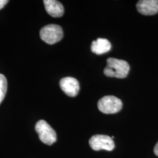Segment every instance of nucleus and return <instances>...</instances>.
I'll list each match as a JSON object with an SVG mask.
<instances>
[{
    "label": "nucleus",
    "mask_w": 158,
    "mask_h": 158,
    "mask_svg": "<svg viewBox=\"0 0 158 158\" xmlns=\"http://www.w3.org/2000/svg\"><path fill=\"white\" fill-rule=\"evenodd\" d=\"M7 82L5 76L2 74H0V104L5 98L6 92H7Z\"/></svg>",
    "instance_id": "nucleus-10"
},
{
    "label": "nucleus",
    "mask_w": 158,
    "mask_h": 158,
    "mask_svg": "<svg viewBox=\"0 0 158 158\" xmlns=\"http://www.w3.org/2000/svg\"><path fill=\"white\" fill-rule=\"evenodd\" d=\"M35 130L39 138L43 143L52 145L56 141L57 137L55 130L44 120H40L35 125Z\"/></svg>",
    "instance_id": "nucleus-4"
},
{
    "label": "nucleus",
    "mask_w": 158,
    "mask_h": 158,
    "mask_svg": "<svg viewBox=\"0 0 158 158\" xmlns=\"http://www.w3.org/2000/svg\"><path fill=\"white\" fill-rule=\"evenodd\" d=\"M40 38L48 44L53 45L60 41L63 37V30L59 25L45 26L40 31Z\"/></svg>",
    "instance_id": "nucleus-3"
},
{
    "label": "nucleus",
    "mask_w": 158,
    "mask_h": 158,
    "mask_svg": "<svg viewBox=\"0 0 158 158\" xmlns=\"http://www.w3.org/2000/svg\"><path fill=\"white\" fill-rule=\"evenodd\" d=\"M154 152H155V155L158 157V142L157 143V144L155 145V149H154Z\"/></svg>",
    "instance_id": "nucleus-12"
},
{
    "label": "nucleus",
    "mask_w": 158,
    "mask_h": 158,
    "mask_svg": "<svg viewBox=\"0 0 158 158\" xmlns=\"http://www.w3.org/2000/svg\"><path fill=\"white\" fill-rule=\"evenodd\" d=\"M59 86L63 92L69 97H76L80 89L78 81L72 77H66L61 79Z\"/></svg>",
    "instance_id": "nucleus-6"
},
{
    "label": "nucleus",
    "mask_w": 158,
    "mask_h": 158,
    "mask_svg": "<svg viewBox=\"0 0 158 158\" xmlns=\"http://www.w3.org/2000/svg\"><path fill=\"white\" fill-rule=\"evenodd\" d=\"M89 145L94 151L106 150L112 151L115 147L114 140L111 137L106 135H94L90 138Z\"/></svg>",
    "instance_id": "nucleus-5"
},
{
    "label": "nucleus",
    "mask_w": 158,
    "mask_h": 158,
    "mask_svg": "<svg viewBox=\"0 0 158 158\" xmlns=\"http://www.w3.org/2000/svg\"><path fill=\"white\" fill-rule=\"evenodd\" d=\"M45 10L51 16L59 18L64 14V9L62 3L56 0H45L43 1Z\"/></svg>",
    "instance_id": "nucleus-8"
},
{
    "label": "nucleus",
    "mask_w": 158,
    "mask_h": 158,
    "mask_svg": "<svg viewBox=\"0 0 158 158\" xmlns=\"http://www.w3.org/2000/svg\"><path fill=\"white\" fill-rule=\"evenodd\" d=\"M8 2L7 0H0V10L2 9L5 6Z\"/></svg>",
    "instance_id": "nucleus-11"
},
{
    "label": "nucleus",
    "mask_w": 158,
    "mask_h": 158,
    "mask_svg": "<svg viewBox=\"0 0 158 158\" xmlns=\"http://www.w3.org/2000/svg\"><path fill=\"white\" fill-rule=\"evenodd\" d=\"M138 11L142 15H152L158 13V0H141L136 5Z\"/></svg>",
    "instance_id": "nucleus-7"
},
{
    "label": "nucleus",
    "mask_w": 158,
    "mask_h": 158,
    "mask_svg": "<svg viewBox=\"0 0 158 158\" xmlns=\"http://www.w3.org/2000/svg\"><path fill=\"white\" fill-rule=\"evenodd\" d=\"M130 71V65L124 60L115 58L107 59V66L104 69V74L108 77L124 78Z\"/></svg>",
    "instance_id": "nucleus-1"
},
{
    "label": "nucleus",
    "mask_w": 158,
    "mask_h": 158,
    "mask_svg": "<svg viewBox=\"0 0 158 158\" xmlns=\"http://www.w3.org/2000/svg\"><path fill=\"white\" fill-rule=\"evenodd\" d=\"M98 109L106 114L118 113L122 108V102L115 96L108 95L102 98L98 101Z\"/></svg>",
    "instance_id": "nucleus-2"
},
{
    "label": "nucleus",
    "mask_w": 158,
    "mask_h": 158,
    "mask_svg": "<svg viewBox=\"0 0 158 158\" xmlns=\"http://www.w3.org/2000/svg\"><path fill=\"white\" fill-rule=\"evenodd\" d=\"M111 49V44L107 39L98 38L92 42L91 50L94 54L101 55L106 54Z\"/></svg>",
    "instance_id": "nucleus-9"
}]
</instances>
